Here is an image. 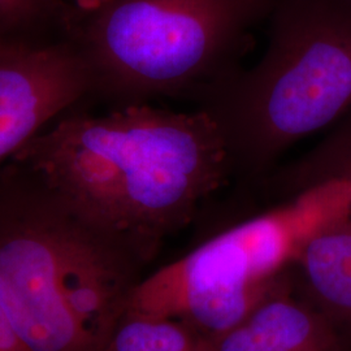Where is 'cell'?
Masks as SVG:
<instances>
[{
  "instance_id": "cell-1",
  "label": "cell",
  "mask_w": 351,
  "mask_h": 351,
  "mask_svg": "<svg viewBox=\"0 0 351 351\" xmlns=\"http://www.w3.org/2000/svg\"><path fill=\"white\" fill-rule=\"evenodd\" d=\"M13 158L136 259L189 224L233 177L223 136L207 113L151 103L106 114L78 106Z\"/></svg>"
},
{
  "instance_id": "cell-2",
  "label": "cell",
  "mask_w": 351,
  "mask_h": 351,
  "mask_svg": "<svg viewBox=\"0 0 351 351\" xmlns=\"http://www.w3.org/2000/svg\"><path fill=\"white\" fill-rule=\"evenodd\" d=\"M255 184L274 201L132 287L126 314L176 319L213 339L282 289L307 242L351 211V112Z\"/></svg>"
},
{
  "instance_id": "cell-3",
  "label": "cell",
  "mask_w": 351,
  "mask_h": 351,
  "mask_svg": "<svg viewBox=\"0 0 351 351\" xmlns=\"http://www.w3.org/2000/svg\"><path fill=\"white\" fill-rule=\"evenodd\" d=\"M134 261L33 167H0V301L29 350H99Z\"/></svg>"
},
{
  "instance_id": "cell-4",
  "label": "cell",
  "mask_w": 351,
  "mask_h": 351,
  "mask_svg": "<svg viewBox=\"0 0 351 351\" xmlns=\"http://www.w3.org/2000/svg\"><path fill=\"white\" fill-rule=\"evenodd\" d=\"M265 24L263 56L195 106L219 128L233 177L251 185L351 112V0H274Z\"/></svg>"
},
{
  "instance_id": "cell-5",
  "label": "cell",
  "mask_w": 351,
  "mask_h": 351,
  "mask_svg": "<svg viewBox=\"0 0 351 351\" xmlns=\"http://www.w3.org/2000/svg\"><path fill=\"white\" fill-rule=\"evenodd\" d=\"M274 0H103L63 37L88 75V101L159 98L197 106L243 68Z\"/></svg>"
},
{
  "instance_id": "cell-6",
  "label": "cell",
  "mask_w": 351,
  "mask_h": 351,
  "mask_svg": "<svg viewBox=\"0 0 351 351\" xmlns=\"http://www.w3.org/2000/svg\"><path fill=\"white\" fill-rule=\"evenodd\" d=\"M84 64L65 39L0 40V167L88 101Z\"/></svg>"
},
{
  "instance_id": "cell-7",
  "label": "cell",
  "mask_w": 351,
  "mask_h": 351,
  "mask_svg": "<svg viewBox=\"0 0 351 351\" xmlns=\"http://www.w3.org/2000/svg\"><path fill=\"white\" fill-rule=\"evenodd\" d=\"M210 351H342L335 324L281 290L237 326L210 339Z\"/></svg>"
},
{
  "instance_id": "cell-8",
  "label": "cell",
  "mask_w": 351,
  "mask_h": 351,
  "mask_svg": "<svg viewBox=\"0 0 351 351\" xmlns=\"http://www.w3.org/2000/svg\"><path fill=\"white\" fill-rule=\"evenodd\" d=\"M293 268L322 314L351 323V211L316 233Z\"/></svg>"
},
{
  "instance_id": "cell-9",
  "label": "cell",
  "mask_w": 351,
  "mask_h": 351,
  "mask_svg": "<svg viewBox=\"0 0 351 351\" xmlns=\"http://www.w3.org/2000/svg\"><path fill=\"white\" fill-rule=\"evenodd\" d=\"M98 351H210V339L181 320L123 313Z\"/></svg>"
},
{
  "instance_id": "cell-10",
  "label": "cell",
  "mask_w": 351,
  "mask_h": 351,
  "mask_svg": "<svg viewBox=\"0 0 351 351\" xmlns=\"http://www.w3.org/2000/svg\"><path fill=\"white\" fill-rule=\"evenodd\" d=\"M56 11V0H0V39H42L33 34Z\"/></svg>"
},
{
  "instance_id": "cell-11",
  "label": "cell",
  "mask_w": 351,
  "mask_h": 351,
  "mask_svg": "<svg viewBox=\"0 0 351 351\" xmlns=\"http://www.w3.org/2000/svg\"><path fill=\"white\" fill-rule=\"evenodd\" d=\"M0 351H30L0 301Z\"/></svg>"
},
{
  "instance_id": "cell-12",
  "label": "cell",
  "mask_w": 351,
  "mask_h": 351,
  "mask_svg": "<svg viewBox=\"0 0 351 351\" xmlns=\"http://www.w3.org/2000/svg\"><path fill=\"white\" fill-rule=\"evenodd\" d=\"M101 1H103V0H77L80 8H88V7L95 5V4L101 3Z\"/></svg>"
}]
</instances>
